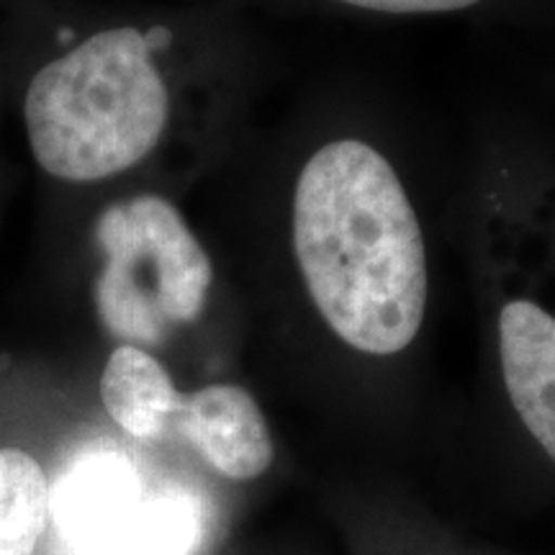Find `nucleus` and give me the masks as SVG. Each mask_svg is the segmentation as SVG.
<instances>
[{
	"instance_id": "obj_9",
	"label": "nucleus",
	"mask_w": 555,
	"mask_h": 555,
	"mask_svg": "<svg viewBox=\"0 0 555 555\" xmlns=\"http://www.w3.org/2000/svg\"><path fill=\"white\" fill-rule=\"evenodd\" d=\"M50 517V481L37 457L0 448V555H34Z\"/></svg>"
},
{
	"instance_id": "obj_10",
	"label": "nucleus",
	"mask_w": 555,
	"mask_h": 555,
	"mask_svg": "<svg viewBox=\"0 0 555 555\" xmlns=\"http://www.w3.org/2000/svg\"><path fill=\"white\" fill-rule=\"evenodd\" d=\"M339 3L378 13H448L470 9L481 0H339Z\"/></svg>"
},
{
	"instance_id": "obj_7",
	"label": "nucleus",
	"mask_w": 555,
	"mask_h": 555,
	"mask_svg": "<svg viewBox=\"0 0 555 555\" xmlns=\"http://www.w3.org/2000/svg\"><path fill=\"white\" fill-rule=\"evenodd\" d=\"M101 399L111 420L137 440H157L176 422L183 393L144 347L119 345L106 360Z\"/></svg>"
},
{
	"instance_id": "obj_1",
	"label": "nucleus",
	"mask_w": 555,
	"mask_h": 555,
	"mask_svg": "<svg viewBox=\"0 0 555 555\" xmlns=\"http://www.w3.org/2000/svg\"><path fill=\"white\" fill-rule=\"evenodd\" d=\"M304 286L335 335L367 356H397L420 335L427 253L391 163L360 139L309 157L294 193Z\"/></svg>"
},
{
	"instance_id": "obj_4",
	"label": "nucleus",
	"mask_w": 555,
	"mask_h": 555,
	"mask_svg": "<svg viewBox=\"0 0 555 555\" xmlns=\"http://www.w3.org/2000/svg\"><path fill=\"white\" fill-rule=\"evenodd\" d=\"M172 427L208 466L234 481H253L273 463L266 416L242 386L214 384L183 397Z\"/></svg>"
},
{
	"instance_id": "obj_3",
	"label": "nucleus",
	"mask_w": 555,
	"mask_h": 555,
	"mask_svg": "<svg viewBox=\"0 0 555 555\" xmlns=\"http://www.w3.org/2000/svg\"><path fill=\"white\" fill-rule=\"evenodd\" d=\"M95 309L124 345H159L204 314L214 266L183 214L155 193L111 204L95 221Z\"/></svg>"
},
{
	"instance_id": "obj_6",
	"label": "nucleus",
	"mask_w": 555,
	"mask_h": 555,
	"mask_svg": "<svg viewBox=\"0 0 555 555\" xmlns=\"http://www.w3.org/2000/svg\"><path fill=\"white\" fill-rule=\"evenodd\" d=\"M499 358L519 420L555 461V319L538 304L499 311Z\"/></svg>"
},
{
	"instance_id": "obj_5",
	"label": "nucleus",
	"mask_w": 555,
	"mask_h": 555,
	"mask_svg": "<svg viewBox=\"0 0 555 555\" xmlns=\"http://www.w3.org/2000/svg\"><path fill=\"white\" fill-rule=\"evenodd\" d=\"M142 502V481L129 457L116 450L78 455L50 486L54 525L82 555L114 535Z\"/></svg>"
},
{
	"instance_id": "obj_8",
	"label": "nucleus",
	"mask_w": 555,
	"mask_h": 555,
	"mask_svg": "<svg viewBox=\"0 0 555 555\" xmlns=\"http://www.w3.org/2000/svg\"><path fill=\"white\" fill-rule=\"evenodd\" d=\"M201 538V512L185 494L144 496L114 535L86 555H191Z\"/></svg>"
},
{
	"instance_id": "obj_2",
	"label": "nucleus",
	"mask_w": 555,
	"mask_h": 555,
	"mask_svg": "<svg viewBox=\"0 0 555 555\" xmlns=\"http://www.w3.org/2000/svg\"><path fill=\"white\" fill-rule=\"evenodd\" d=\"M168 119L155 41L134 26L95 31L44 62L24 90L34 163L62 183H103L137 168L157 150Z\"/></svg>"
}]
</instances>
